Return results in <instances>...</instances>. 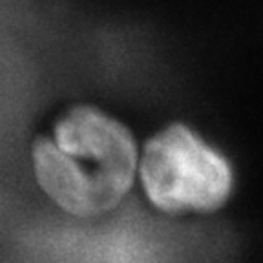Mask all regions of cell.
<instances>
[{
	"instance_id": "cell-1",
	"label": "cell",
	"mask_w": 263,
	"mask_h": 263,
	"mask_svg": "<svg viewBox=\"0 0 263 263\" xmlns=\"http://www.w3.org/2000/svg\"><path fill=\"white\" fill-rule=\"evenodd\" d=\"M31 170L49 201L68 216L90 219L124 199L137 170L130 132L91 106L59 117L51 137L31 144Z\"/></svg>"
},
{
	"instance_id": "cell-2",
	"label": "cell",
	"mask_w": 263,
	"mask_h": 263,
	"mask_svg": "<svg viewBox=\"0 0 263 263\" xmlns=\"http://www.w3.org/2000/svg\"><path fill=\"white\" fill-rule=\"evenodd\" d=\"M148 199L168 214L214 212L232 192L229 161L183 124L148 141L139 161Z\"/></svg>"
}]
</instances>
